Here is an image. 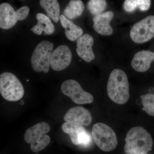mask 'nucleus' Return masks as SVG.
<instances>
[{
	"label": "nucleus",
	"mask_w": 154,
	"mask_h": 154,
	"mask_svg": "<svg viewBox=\"0 0 154 154\" xmlns=\"http://www.w3.org/2000/svg\"><path fill=\"white\" fill-rule=\"evenodd\" d=\"M124 152L127 154H147L152 150L153 141L145 128L134 127L127 133Z\"/></svg>",
	"instance_id": "f257e3e1"
},
{
	"label": "nucleus",
	"mask_w": 154,
	"mask_h": 154,
	"mask_svg": "<svg viewBox=\"0 0 154 154\" xmlns=\"http://www.w3.org/2000/svg\"><path fill=\"white\" fill-rule=\"evenodd\" d=\"M107 93L113 102L119 105L125 104L129 99V85L125 73L120 69H115L109 76Z\"/></svg>",
	"instance_id": "f03ea898"
},
{
	"label": "nucleus",
	"mask_w": 154,
	"mask_h": 154,
	"mask_svg": "<svg viewBox=\"0 0 154 154\" xmlns=\"http://www.w3.org/2000/svg\"><path fill=\"white\" fill-rule=\"evenodd\" d=\"M48 123L42 122L26 130L24 139L26 143L30 144V149L34 152L44 149L50 143L51 138L47 133L50 131Z\"/></svg>",
	"instance_id": "7ed1b4c3"
},
{
	"label": "nucleus",
	"mask_w": 154,
	"mask_h": 154,
	"mask_svg": "<svg viewBox=\"0 0 154 154\" xmlns=\"http://www.w3.org/2000/svg\"><path fill=\"white\" fill-rule=\"evenodd\" d=\"M0 93L5 100L17 102L23 97L24 88L18 78L8 72L0 75Z\"/></svg>",
	"instance_id": "20e7f679"
},
{
	"label": "nucleus",
	"mask_w": 154,
	"mask_h": 154,
	"mask_svg": "<svg viewBox=\"0 0 154 154\" xmlns=\"http://www.w3.org/2000/svg\"><path fill=\"white\" fill-rule=\"evenodd\" d=\"M92 136L96 145L103 151L113 150L118 145L116 134L110 126L101 122L93 125Z\"/></svg>",
	"instance_id": "39448f33"
},
{
	"label": "nucleus",
	"mask_w": 154,
	"mask_h": 154,
	"mask_svg": "<svg viewBox=\"0 0 154 154\" xmlns=\"http://www.w3.org/2000/svg\"><path fill=\"white\" fill-rule=\"evenodd\" d=\"M54 45L52 42L44 40L39 42L32 54L31 65L34 71L47 73L50 69V61Z\"/></svg>",
	"instance_id": "423d86ee"
},
{
	"label": "nucleus",
	"mask_w": 154,
	"mask_h": 154,
	"mask_svg": "<svg viewBox=\"0 0 154 154\" xmlns=\"http://www.w3.org/2000/svg\"><path fill=\"white\" fill-rule=\"evenodd\" d=\"M29 11L28 6H23L15 11L8 3H2L0 5V28L4 30L12 28L18 21L26 19Z\"/></svg>",
	"instance_id": "0eeeda50"
},
{
	"label": "nucleus",
	"mask_w": 154,
	"mask_h": 154,
	"mask_svg": "<svg viewBox=\"0 0 154 154\" xmlns=\"http://www.w3.org/2000/svg\"><path fill=\"white\" fill-rule=\"evenodd\" d=\"M133 41L142 44L154 37V16L150 15L135 24L130 32Z\"/></svg>",
	"instance_id": "6e6552de"
},
{
	"label": "nucleus",
	"mask_w": 154,
	"mask_h": 154,
	"mask_svg": "<svg viewBox=\"0 0 154 154\" xmlns=\"http://www.w3.org/2000/svg\"><path fill=\"white\" fill-rule=\"evenodd\" d=\"M63 94L68 96L76 104H91L94 98L90 93L83 90L79 84L74 80L65 81L61 86Z\"/></svg>",
	"instance_id": "1a4fd4ad"
},
{
	"label": "nucleus",
	"mask_w": 154,
	"mask_h": 154,
	"mask_svg": "<svg viewBox=\"0 0 154 154\" xmlns=\"http://www.w3.org/2000/svg\"><path fill=\"white\" fill-rule=\"evenodd\" d=\"M62 128L64 132L69 135L75 145L87 146L92 142L91 135L82 126L65 122L62 125Z\"/></svg>",
	"instance_id": "9d476101"
},
{
	"label": "nucleus",
	"mask_w": 154,
	"mask_h": 154,
	"mask_svg": "<svg viewBox=\"0 0 154 154\" xmlns=\"http://www.w3.org/2000/svg\"><path fill=\"white\" fill-rule=\"evenodd\" d=\"M72 58V52L69 48L66 45H60L51 54L50 66L54 70H63L69 65Z\"/></svg>",
	"instance_id": "9b49d317"
},
{
	"label": "nucleus",
	"mask_w": 154,
	"mask_h": 154,
	"mask_svg": "<svg viewBox=\"0 0 154 154\" xmlns=\"http://www.w3.org/2000/svg\"><path fill=\"white\" fill-rule=\"evenodd\" d=\"M63 119L66 122L81 126L89 125L92 120L91 112L81 106L70 108L67 111Z\"/></svg>",
	"instance_id": "f8f14e48"
},
{
	"label": "nucleus",
	"mask_w": 154,
	"mask_h": 154,
	"mask_svg": "<svg viewBox=\"0 0 154 154\" xmlns=\"http://www.w3.org/2000/svg\"><path fill=\"white\" fill-rule=\"evenodd\" d=\"M94 42L93 37L87 33L82 35L77 40V54L86 62H90L95 59V55L92 49Z\"/></svg>",
	"instance_id": "ddd939ff"
},
{
	"label": "nucleus",
	"mask_w": 154,
	"mask_h": 154,
	"mask_svg": "<svg viewBox=\"0 0 154 154\" xmlns=\"http://www.w3.org/2000/svg\"><path fill=\"white\" fill-rule=\"evenodd\" d=\"M114 17L112 11H107L96 15L93 19L94 28L99 34L103 36H110L113 30L110 25V22Z\"/></svg>",
	"instance_id": "4468645a"
},
{
	"label": "nucleus",
	"mask_w": 154,
	"mask_h": 154,
	"mask_svg": "<svg viewBox=\"0 0 154 154\" xmlns=\"http://www.w3.org/2000/svg\"><path fill=\"white\" fill-rule=\"evenodd\" d=\"M154 60V52L149 50H143L134 54L131 60V66L136 71L143 72L149 69Z\"/></svg>",
	"instance_id": "2eb2a0df"
},
{
	"label": "nucleus",
	"mask_w": 154,
	"mask_h": 154,
	"mask_svg": "<svg viewBox=\"0 0 154 154\" xmlns=\"http://www.w3.org/2000/svg\"><path fill=\"white\" fill-rule=\"evenodd\" d=\"M36 18L37 21V24L31 29L33 33L38 35H41L42 31L45 32V35H51L54 33V25L49 17L41 13H38L36 15Z\"/></svg>",
	"instance_id": "dca6fc26"
},
{
	"label": "nucleus",
	"mask_w": 154,
	"mask_h": 154,
	"mask_svg": "<svg viewBox=\"0 0 154 154\" xmlns=\"http://www.w3.org/2000/svg\"><path fill=\"white\" fill-rule=\"evenodd\" d=\"M60 20L62 25L65 30L66 36L69 40L75 41L82 35V29L67 19L64 15H61Z\"/></svg>",
	"instance_id": "f3484780"
},
{
	"label": "nucleus",
	"mask_w": 154,
	"mask_h": 154,
	"mask_svg": "<svg viewBox=\"0 0 154 154\" xmlns=\"http://www.w3.org/2000/svg\"><path fill=\"white\" fill-rule=\"evenodd\" d=\"M39 4L48 16L55 23H57L60 19V7L57 0H41Z\"/></svg>",
	"instance_id": "a211bd4d"
},
{
	"label": "nucleus",
	"mask_w": 154,
	"mask_h": 154,
	"mask_svg": "<svg viewBox=\"0 0 154 154\" xmlns=\"http://www.w3.org/2000/svg\"><path fill=\"white\" fill-rule=\"evenodd\" d=\"M85 6L81 0H71L66 7L63 13L65 17L69 19H74L79 17L83 14Z\"/></svg>",
	"instance_id": "6ab92c4d"
},
{
	"label": "nucleus",
	"mask_w": 154,
	"mask_h": 154,
	"mask_svg": "<svg viewBox=\"0 0 154 154\" xmlns=\"http://www.w3.org/2000/svg\"><path fill=\"white\" fill-rule=\"evenodd\" d=\"M151 1L149 0H126L123 4V9L127 13L134 12L137 9L141 11H147L149 9Z\"/></svg>",
	"instance_id": "aec40b11"
},
{
	"label": "nucleus",
	"mask_w": 154,
	"mask_h": 154,
	"mask_svg": "<svg viewBox=\"0 0 154 154\" xmlns=\"http://www.w3.org/2000/svg\"><path fill=\"white\" fill-rule=\"evenodd\" d=\"M107 7V3L104 0H91L88 3V8L94 16L103 13Z\"/></svg>",
	"instance_id": "412c9836"
},
{
	"label": "nucleus",
	"mask_w": 154,
	"mask_h": 154,
	"mask_svg": "<svg viewBox=\"0 0 154 154\" xmlns=\"http://www.w3.org/2000/svg\"><path fill=\"white\" fill-rule=\"evenodd\" d=\"M143 110L151 116H154V94H148L140 96Z\"/></svg>",
	"instance_id": "4be33fe9"
},
{
	"label": "nucleus",
	"mask_w": 154,
	"mask_h": 154,
	"mask_svg": "<svg viewBox=\"0 0 154 154\" xmlns=\"http://www.w3.org/2000/svg\"><path fill=\"white\" fill-rule=\"evenodd\" d=\"M20 104H21V105H23V104H24V101H21V102H20Z\"/></svg>",
	"instance_id": "5701e85b"
}]
</instances>
